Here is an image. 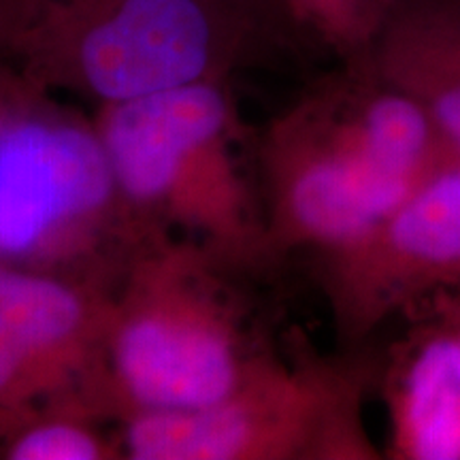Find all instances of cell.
Masks as SVG:
<instances>
[{"label": "cell", "mask_w": 460, "mask_h": 460, "mask_svg": "<svg viewBox=\"0 0 460 460\" xmlns=\"http://www.w3.org/2000/svg\"><path fill=\"white\" fill-rule=\"evenodd\" d=\"M228 3L237 4V7L245 9L247 13L256 15L258 20L264 22V24L271 28L273 32L290 31L275 0H228Z\"/></svg>", "instance_id": "obj_13"}, {"label": "cell", "mask_w": 460, "mask_h": 460, "mask_svg": "<svg viewBox=\"0 0 460 460\" xmlns=\"http://www.w3.org/2000/svg\"><path fill=\"white\" fill-rule=\"evenodd\" d=\"M250 275L194 239L152 233L113 292L102 394L115 422L211 405L275 345L237 284Z\"/></svg>", "instance_id": "obj_2"}, {"label": "cell", "mask_w": 460, "mask_h": 460, "mask_svg": "<svg viewBox=\"0 0 460 460\" xmlns=\"http://www.w3.org/2000/svg\"><path fill=\"white\" fill-rule=\"evenodd\" d=\"M345 349L460 288V156L450 154L354 239L312 254Z\"/></svg>", "instance_id": "obj_7"}, {"label": "cell", "mask_w": 460, "mask_h": 460, "mask_svg": "<svg viewBox=\"0 0 460 460\" xmlns=\"http://www.w3.org/2000/svg\"><path fill=\"white\" fill-rule=\"evenodd\" d=\"M271 34L228 0H0V66L96 107L230 77Z\"/></svg>", "instance_id": "obj_3"}, {"label": "cell", "mask_w": 460, "mask_h": 460, "mask_svg": "<svg viewBox=\"0 0 460 460\" xmlns=\"http://www.w3.org/2000/svg\"><path fill=\"white\" fill-rule=\"evenodd\" d=\"M377 356L390 460H460V329L446 295L411 312Z\"/></svg>", "instance_id": "obj_9"}, {"label": "cell", "mask_w": 460, "mask_h": 460, "mask_svg": "<svg viewBox=\"0 0 460 460\" xmlns=\"http://www.w3.org/2000/svg\"><path fill=\"white\" fill-rule=\"evenodd\" d=\"M365 62L416 101L460 156V0H407Z\"/></svg>", "instance_id": "obj_10"}, {"label": "cell", "mask_w": 460, "mask_h": 460, "mask_svg": "<svg viewBox=\"0 0 460 460\" xmlns=\"http://www.w3.org/2000/svg\"><path fill=\"white\" fill-rule=\"evenodd\" d=\"M278 348L211 405L146 411L118 424L124 460H377L365 424L377 356Z\"/></svg>", "instance_id": "obj_6"}, {"label": "cell", "mask_w": 460, "mask_h": 460, "mask_svg": "<svg viewBox=\"0 0 460 460\" xmlns=\"http://www.w3.org/2000/svg\"><path fill=\"white\" fill-rule=\"evenodd\" d=\"M4 73H13V71H9V68H4V66H0V77H3Z\"/></svg>", "instance_id": "obj_15"}, {"label": "cell", "mask_w": 460, "mask_h": 460, "mask_svg": "<svg viewBox=\"0 0 460 460\" xmlns=\"http://www.w3.org/2000/svg\"><path fill=\"white\" fill-rule=\"evenodd\" d=\"M450 154L418 102L369 62L341 65L275 115L258 141L273 264L354 239Z\"/></svg>", "instance_id": "obj_1"}, {"label": "cell", "mask_w": 460, "mask_h": 460, "mask_svg": "<svg viewBox=\"0 0 460 460\" xmlns=\"http://www.w3.org/2000/svg\"><path fill=\"white\" fill-rule=\"evenodd\" d=\"M105 326L107 296L96 286L0 267V446L45 402L85 396Z\"/></svg>", "instance_id": "obj_8"}, {"label": "cell", "mask_w": 460, "mask_h": 460, "mask_svg": "<svg viewBox=\"0 0 460 460\" xmlns=\"http://www.w3.org/2000/svg\"><path fill=\"white\" fill-rule=\"evenodd\" d=\"M149 234L115 188L94 118L0 77V267L118 288Z\"/></svg>", "instance_id": "obj_5"}, {"label": "cell", "mask_w": 460, "mask_h": 460, "mask_svg": "<svg viewBox=\"0 0 460 460\" xmlns=\"http://www.w3.org/2000/svg\"><path fill=\"white\" fill-rule=\"evenodd\" d=\"M447 301H450V307H452V312H454V318H456L458 329H460V288H456V290L447 292Z\"/></svg>", "instance_id": "obj_14"}, {"label": "cell", "mask_w": 460, "mask_h": 460, "mask_svg": "<svg viewBox=\"0 0 460 460\" xmlns=\"http://www.w3.org/2000/svg\"><path fill=\"white\" fill-rule=\"evenodd\" d=\"M290 32L331 51L341 65L369 60L407 0H275Z\"/></svg>", "instance_id": "obj_12"}, {"label": "cell", "mask_w": 460, "mask_h": 460, "mask_svg": "<svg viewBox=\"0 0 460 460\" xmlns=\"http://www.w3.org/2000/svg\"><path fill=\"white\" fill-rule=\"evenodd\" d=\"M85 396L54 399L0 446V460H124L119 430Z\"/></svg>", "instance_id": "obj_11"}, {"label": "cell", "mask_w": 460, "mask_h": 460, "mask_svg": "<svg viewBox=\"0 0 460 460\" xmlns=\"http://www.w3.org/2000/svg\"><path fill=\"white\" fill-rule=\"evenodd\" d=\"M94 126L115 188L143 228L181 233L250 275L275 267L261 194L237 156L230 77L101 105Z\"/></svg>", "instance_id": "obj_4"}]
</instances>
